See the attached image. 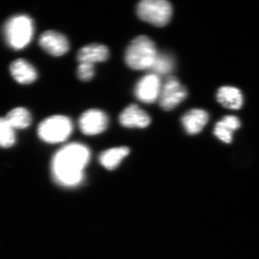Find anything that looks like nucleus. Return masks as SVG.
<instances>
[{
    "mask_svg": "<svg viewBox=\"0 0 259 259\" xmlns=\"http://www.w3.org/2000/svg\"><path fill=\"white\" fill-rule=\"evenodd\" d=\"M223 122H226L227 125L231 127V128L233 131H236L241 127V122H240L239 119L236 116L228 115L226 117H223Z\"/></svg>",
    "mask_w": 259,
    "mask_h": 259,
    "instance_id": "obj_21",
    "label": "nucleus"
},
{
    "mask_svg": "<svg viewBox=\"0 0 259 259\" xmlns=\"http://www.w3.org/2000/svg\"><path fill=\"white\" fill-rule=\"evenodd\" d=\"M108 124V116L97 109H91L83 112L79 120V128L87 136L102 134L107 128Z\"/></svg>",
    "mask_w": 259,
    "mask_h": 259,
    "instance_id": "obj_7",
    "label": "nucleus"
},
{
    "mask_svg": "<svg viewBox=\"0 0 259 259\" xmlns=\"http://www.w3.org/2000/svg\"><path fill=\"white\" fill-rule=\"evenodd\" d=\"M34 34L33 20L26 15H16L7 20L3 35L7 44L14 50H22L31 42Z\"/></svg>",
    "mask_w": 259,
    "mask_h": 259,
    "instance_id": "obj_3",
    "label": "nucleus"
},
{
    "mask_svg": "<svg viewBox=\"0 0 259 259\" xmlns=\"http://www.w3.org/2000/svg\"><path fill=\"white\" fill-rule=\"evenodd\" d=\"M110 56V51L106 46L100 44H92L85 46L78 51L77 60L79 63L94 64L107 61Z\"/></svg>",
    "mask_w": 259,
    "mask_h": 259,
    "instance_id": "obj_13",
    "label": "nucleus"
},
{
    "mask_svg": "<svg viewBox=\"0 0 259 259\" xmlns=\"http://www.w3.org/2000/svg\"><path fill=\"white\" fill-rule=\"evenodd\" d=\"M209 121V115L202 109H192L182 117V124L186 133L191 136L198 134Z\"/></svg>",
    "mask_w": 259,
    "mask_h": 259,
    "instance_id": "obj_11",
    "label": "nucleus"
},
{
    "mask_svg": "<svg viewBox=\"0 0 259 259\" xmlns=\"http://www.w3.org/2000/svg\"><path fill=\"white\" fill-rule=\"evenodd\" d=\"M234 131L222 120L217 122L214 129V135L218 139L226 144H231L233 141V133Z\"/></svg>",
    "mask_w": 259,
    "mask_h": 259,
    "instance_id": "obj_19",
    "label": "nucleus"
},
{
    "mask_svg": "<svg viewBox=\"0 0 259 259\" xmlns=\"http://www.w3.org/2000/svg\"><path fill=\"white\" fill-rule=\"evenodd\" d=\"M90 159V149L84 145L77 143L66 145L53 158L54 176L61 185H78L82 180L83 169Z\"/></svg>",
    "mask_w": 259,
    "mask_h": 259,
    "instance_id": "obj_1",
    "label": "nucleus"
},
{
    "mask_svg": "<svg viewBox=\"0 0 259 259\" xmlns=\"http://www.w3.org/2000/svg\"><path fill=\"white\" fill-rule=\"evenodd\" d=\"M10 71L15 81L21 84L34 82L37 78L36 69L25 59H19L13 61L10 64Z\"/></svg>",
    "mask_w": 259,
    "mask_h": 259,
    "instance_id": "obj_12",
    "label": "nucleus"
},
{
    "mask_svg": "<svg viewBox=\"0 0 259 259\" xmlns=\"http://www.w3.org/2000/svg\"><path fill=\"white\" fill-rule=\"evenodd\" d=\"M161 86V79L158 75L153 73L146 75L136 83L135 96L144 103H153L158 100Z\"/></svg>",
    "mask_w": 259,
    "mask_h": 259,
    "instance_id": "obj_8",
    "label": "nucleus"
},
{
    "mask_svg": "<svg viewBox=\"0 0 259 259\" xmlns=\"http://www.w3.org/2000/svg\"><path fill=\"white\" fill-rule=\"evenodd\" d=\"M216 98L222 106L231 110H239L243 104L241 92L233 87L225 86L220 88Z\"/></svg>",
    "mask_w": 259,
    "mask_h": 259,
    "instance_id": "obj_14",
    "label": "nucleus"
},
{
    "mask_svg": "<svg viewBox=\"0 0 259 259\" xmlns=\"http://www.w3.org/2000/svg\"><path fill=\"white\" fill-rule=\"evenodd\" d=\"M15 130L6 119L0 117V147L10 148L15 144Z\"/></svg>",
    "mask_w": 259,
    "mask_h": 259,
    "instance_id": "obj_18",
    "label": "nucleus"
},
{
    "mask_svg": "<svg viewBox=\"0 0 259 259\" xmlns=\"http://www.w3.org/2000/svg\"><path fill=\"white\" fill-rule=\"evenodd\" d=\"M38 42L46 52L54 56L64 55L70 49L67 37L54 30H47L42 32L39 37Z\"/></svg>",
    "mask_w": 259,
    "mask_h": 259,
    "instance_id": "obj_9",
    "label": "nucleus"
},
{
    "mask_svg": "<svg viewBox=\"0 0 259 259\" xmlns=\"http://www.w3.org/2000/svg\"><path fill=\"white\" fill-rule=\"evenodd\" d=\"M139 18L154 26L163 27L171 20L173 9L165 0H143L137 6Z\"/></svg>",
    "mask_w": 259,
    "mask_h": 259,
    "instance_id": "obj_5",
    "label": "nucleus"
},
{
    "mask_svg": "<svg viewBox=\"0 0 259 259\" xmlns=\"http://www.w3.org/2000/svg\"><path fill=\"white\" fill-rule=\"evenodd\" d=\"M187 88L175 76H168L162 84L158 102L163 110L169 111L176 108L187 98Z\"/></svg>",
    "mask_w": 259,
    "mask_h": 259,
    "instance_id": "obj_6",
    "label": "nucleus"
},
{
    "mask_svg": "<svg viewBox=\"0 0 259 259\" xmlns=\"http://www.w3.org/2000/svg\"><path fill=\"white\" fill-rule=\"evenodd\" d=\"M129 153V148L125 146L112 148L102 152L99 159L102 166L108 170H114L120 164Z\"/></svg>",
    "mask_w": 259,
    "mask_h": 259,
    "instance_id": "obj_15",
    "label": "nucleus"
},
{
    "mask_svg": "<svg viewBox=\"0 0 259 259\" xmlns=\"http://www.w3.org/2000/svg\"><path fill=\"white\" fill-rule=\"evenodd\" d=\"M73 123L69 117L54 115L47 117L37 127L39 138L48 144H59L69 139L73 132Z\"/></svg>",
    "mask_w": 259,
    "mask_h": 259,
    "instance_id": "obj_4",
    "label": "nucleus"
},
{
    "mask_svg": "<svg viewBox=\"0 0 259 259\" xmlns=\"http://www.w3.org/2000/svg\"><path fill=\"white\" fill-rule=\"evenodd\" d=\"M175 59L171 54L168 53H158L151 70L153 74L158 75H169L175 68Z\"/></svg>",
    "mask_w": 259,
    "mask_h": 259,
    "instance_id": "obj_17",
    "label": "nucleus"
},
{
    "mask_svg": "<svg viewBox=\"0 0 259 259\" xmlns=\"http://www.w3.org/2000/svg\"><path fill=\"white\" fill-rule=\"evenodd\" d=\"M121 125L129 128H145L150 125L151 117L137 105L132 104L125 107L119 116Z\"/></svg>",
    "mask_w": 259,
    "mask_h": 259,
    "instance_id": "obj_10",
    "label": "nucleus"
},
{
    "mask_svg": "<svg viewBox=\"0 0 259 259\" xmlns=\"http://www.w3.org/2000/svg\"><path fill=\"white\" fill-rule=\"evenodd\" d=\"M76 73L81 81H90L95 76V66L94 64H89V63H79Z\"/></svg>",
    "mask_w": 259,
    "mask_h": 259,
    "instance_id": "obj_20",
    "label": "nucleus"
},
{
    "mask_svg": "<svg viewBox=\"0 0 259 259\" xmlns=\"http://www.w3.org/2000/svg\"><path fill=\"white\" fill-rule=\"evenodd\" d=\"M5 119L15 130L26 128L32 122L30 112L24 107H17L10 110Z\"/></svg>",
    "mask_w": 259,
    "mask_h": 259,
    "instance_id": "obj_16",
    "label": "nucleus"
},
{
    "mask_svg": "<svg viewBox=\"0 0 259 259\" xmlns=\"http://www.w3.org/2000/svg\"><path fill=\"white\" fill-rule=\"evenodd\" d=\"M158 54L155 42L146 35H140L126 49L125 61L131 69L138 71L151 69Z\"/></svg>",
    "mask_w": 259,
    "mask_h": 259,
    "instance_id": "obj_2",
    "label": "nucleus"
}]
</instances>
